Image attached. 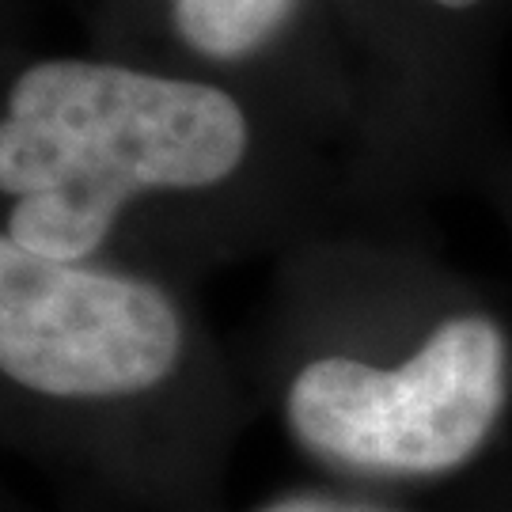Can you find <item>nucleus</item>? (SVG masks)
<instances>
[{
	"label": "nucleus",
	"instance_id": "nucleus-2",
	"mask_svg": "<svg viewBox=\"0 0 512 512\" xmlns=\"http://www.w3.org/2000/svg\"><path fill=\"white\" fill-rule=\"evenodd\" d=\"M509 399V342L494 319H444L399 368L323 357L300 368L285 414L327 463L368 475H444L475 456Z\"/></svg>",
	"mask_w": 512,
	"mask_h": 512
},
{
	"label": "nucleus",
	"instance_id": "nucleus-5",
	"mask_svg": "<svg viewBox=\"0 0 512 512\" xmlns=\"http://www.w3.org/2000/svg\"><path fill=\"white\" fill-rule=\"evenodd\" d=\"M258 512H380L368 509V505H353V501H338V497H315V494H300V497H281L274 505Z\"/></svg>",
	"mask_w": 512,
	"mask_h": 512
},
{
	"label": "nucleus",
	"instance_id": "nucleus-4",
	"mask_svg": "<svg viewBox=\"0 0 512 512\" xmlns=\"http://www.w3.org/2000/svg\"><path fill=\"white\" fill-rule=\"evenodd\" d=\"M296 0H171L175 31L205 57H243L281 31Z\"/></svg>",
	"mask_w": 512,
	"mask_h": 512
},
{
	"label": "nucleus",
	"instance_id": "nucleus-1",
	"mask_svg": "<svg viewBox=\"0 0 512 512\" xmlns=\"http://www.w3.org/2000/svg\"><path fill=\"white\" fill-rule=\"evenodd\" d=\"M247 152L232 95L99 61H42L0 118L8 236L61 262L88 258L129 198L224 183Z\"/></svg>",
	"mask_w": 512,
	"mask_h": 512
},
{
	"label": "nucleus",
	"instance_id": "nucleus-3",
	"mask_svg": "<svg viewBox=\"0 0 512 512\" xmlns=\"http://www.w3.org/2000/svg\"><path fill=\"white\" fill-rule=\"evenodd\" d=\"M179 353V311L156 285L0 236V376L54 399H122L167 380Z\"/></svg>",
	"mask_w": 512,
	"mask_h": 512
},
{
	"label": "nucleus",
	"instance_id": "nucleus-6",
	"mask_svg": "<svg viewBox=\"0 0 512 512\" xmlns=\"http://www.w3.org/2000/svg\"><path fill=\"white\" fill-rule=\"evenodd\" d=\"M433 4H440V8H475L478 0H433Z\"/></svg>",
	"mask_w": 512,
	"mask_h": 512
}]
</instances>
